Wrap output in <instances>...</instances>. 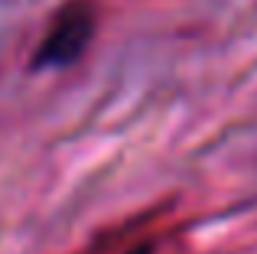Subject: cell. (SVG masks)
<instances>
[{"mask_svg": "<svg viewBox=\"0 0 257 254\" xmlns=\"http://www.w3.org/2000/svg\"><path fill=\"white\" fill-rule=\"evenodd\" d=\"M72 254H189V222L170 202L153 205L94 231Z\"/></svg>", "mask_w": 257, "mask_h": 254, "instance_id": "obj_1", "label": "cell"}, {"mask_svg": "<svg viewBox=\"0 0 257 254\" xmlns=\"http://www.w3.org/2000/svg\"><path fill=\"white\" fill-rule=\"evenodd\" d=\"M91 33H94V10L88 4H69L56 20H52L43 46L36 49V62L39 65L72 62V59L88 46Z\"/></svg>", "mask_w": 257, "mask_h": 254, "instance_id": "obj_2", "label": "cell"}]
</instances>
